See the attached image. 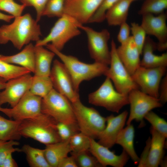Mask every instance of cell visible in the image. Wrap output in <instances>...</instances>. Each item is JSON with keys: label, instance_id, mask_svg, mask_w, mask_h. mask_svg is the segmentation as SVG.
I'll list each match as a JSON object with an SVG mask.
<instances>
[{"label": "cell", "instance_id": "obj_1", "mask_svg": "<svg viewBox=\"0 0 167 167\" xmlns=\"http://www.w3.org/2000/svg\"><path fill=\"white\" fill-rule=\"evenodd\" d=\"M11 24L0 27V44L11 41L14 46L20 49L31 41L40 40L41 33L40 25L31 15L27 13L14 18Z\"/></svg>", "mask_w": 167, "mask_h": 167}, {"label": "cell", "instance_id": "obj_2", "mask_svg": "<svg viewBox=\"0 0 167 167\" xmlns=\"http://www.w3.org/2000/svg\"><path fill=\"white\" fill-rule=\"evenodd\" d=\"M45 46L62 61L71 77L74 88L78 92L80 84L83 81L104 75L109 68L108 66L96 62L90 64L82 62L74 56L63 54L51 44Z\"/></svg>", "mask_w": 167, "mask_h": 167}, {"label": "cell", "instance_id": "obj_3", "mask_svg": "<svg viewBox=\"0 0 167 167\" xmlns=\"http://www.w3.org/2000/svg\"><path fill=\"white\" fill-rule=\"evenodd\" d=\"M57 122L41 113L22 121L19 128L21 136L32 139L45 145L62 141L57 132Z\"/></svg>", "mask_w": 167, "mask_h": 167}, {"label": "cell", "instance_id": "obj_4", "mask_svg": "<svg viewBox=\"0 0 167 167\" xmlns=\"http://www.w3.org/2000/svg\"><path fill=\"white\" fill-rule=\"evenodd\" d=\"M80 24L72 17L64 14L56 22L48 35L36 42L35 45L45 46L51 42L54 48L61 51L67 42L80 34L79 28Z\"/></svg>", "mask_w": 167, "mask_h": 167}, {"label": "cell", "instance_id": "obj_5", "mask_svg": "<svg viewBox=\"0 0 167 167\" xmlns=\"http://www.w3.org/2000/svg\"><path fill=\"white\" fill-rule=\"evenodd\" d=\"M41 110L42 113L57 122L67 124L77 123L72 103L54 88L42 98Z\"/></svg>", "mask_w": 167, "mask_h": 167}, {"label": "cell", "instance_id": "obj_6", "mask_svg": "<svg viewBox=\"0 0 167 167\" xmlns=\"http://www.w3.org/2000/svg\"><path fill=\"white\" fill-rule=\"evenodd\" d=\"M72 104L80 132L97 139L106 126V118L94 108L84 105L80 99Z\"/></svg>", "mask_w": 167, "mask_h": 167}, {"label": "cell", "instance_id": "obj_7", "mask_svg": "<svg viewBox=\"0 0 167 167\" xmlns=\"http://www.w3.org/2000/svg\"><path fill=\"white\" fill-rule=\"evenodd\" d=\"M88 98L89 103L117 113L123 106L129 104L128 95L116 90L112 82L107 77L97 90L88 95Z\"/></svg>", "mask_w": 167, "mask_h": 167}, {"label": "cell", "instance_id": "obj_8", "mask_svg": "<svg viewBox=\"0 0 167 167\" xmlns=\"http://www.w3.org/2000/svg\"><path fill=\"white\" fill-rule=\"evenodd\" d=\"M111 60L110 67L104 75L109 78L120 93L128 95L132 90L139 89L119 58L117 51L115 43L112 40L111 43Z\"/></svg>", "mask_w": 167, "mask_h": 167}, {"label": "cell", "instance_id": "obj_9", "mask_svg": "<svg viewBox=\"0 0 167 167\" xmlns=\"http://www.w3.org/2000/svg\"><path fill=\"white\" fill-rule=\"evenodd\" d=\"M79 28L84 31L87 35L88 49L92 58L95 62L108 66L109 65L111 54L108 44L110 38L109 31L104 29L97 32L81 24Z\"/></svg>", "mask_w": 167, "mask_h": 167}, {"label": "cell", "instance_id": "obj_10", "mask_svg": "<svg viewBox=\"0 0 167 167\" xmlns=\"http://www.w3.org/2000/svg\"><path fill=\"white\" fill-rule=\"evenodd\" d=\"M130 113L126 121L127 125L133 120L140 122L141 127L144 124L143 119L145 115L152 109L162 107L159 99L146 94L139 89H134L128 94Z\"/></svg>", "mask_w": 167, "mask_h": 167}, {"label": "cell", "instance_id": "obj_11", "mask_svg": "<svg viewBox=\"0 0 167 167\" xmlns=\"http://www.w3.org/2000/svg\"><path fill=\"white\" fill-rule=\"evenodd\" d=\"M166 71L165 66L146 68L140 66L131 76L141 91L158 98L159 86Z\"/></svg>", "mask_w": 167, "mask_h": 167}, {"label": "cell", "instance_id": "obj_12", "mask_svg": "<svg viewBox=\"0 0 167 167\" xmlns=\"http://www.w3.org/2000/svg\"><path fill=\"white\" fill-rule=\"evenodd\" d=\"M42 99L28 91L14 107L11 108L0 107V111L10 118L22 121L34 118L42 113Z\"/></svg>", "mask_w": 167, "mask_h": 167}, {"label": "cell", "instance_id": "obj_13", "mask_svg": "<svg viewBox=\"0 0 167 167\" xmlns=\"http://www.w3.org/2000/svg\"><path fill=\"white\" fill-rule=\"evenodd\" d=\"M49 77L54 88L71 103L80 99L79 93L75 90L71 77L62 62L54 60Z\"/></svg>", "mask_w": 167, "mask_h": 167}, {"label": "cell", "instance_id": "obj_14", "mask_svg": "<svg viewBox=\"0 0 167 167\" xmlns=\"http://www.w3.org/2000/svg\"><path fill=\"white\" fill-rule=\"evenodd\" d=\"M32 76L28 73L7 81L5 88L0 92V107L5 103L14 107L29 90Z\"/></svg>", "mask_w": 167, "mask_h": 167}, {"label": "cell", "instance_id": "obj_15", "mask_svg": "<svg viewBox=\"0 0 167 167\" xmlns=\"http://www.w3.org/2000/svg\"><path fill=\"white\" fill-rule=\"evenodd\" d=\"M103 0H65L64 14L82 24L88 22Z\"/></svg>", "mask_w": 167, "mask_h": 167}, {"label": "cell", "instance_id": "obj_16", "mask_svg": "<svg viewBox=\"0 0 167 167\" xmlns=\"http://www.w3.org/2000/svg\"><path fill=\"white\" fill-rule=\"evenodd\" d=\"M90 142L89 151L102 167L108 165L113 167H123L129 159V156L123 150L120 155H117L113 152L100 144L94 139L90 138Z\"/></svg>", "mask_w": 167, "mask_h": 167}, {"label": "cell", "instance_id": "obj_17", "mask_svg": "<svg viewBox=\"0 0 167 167\" xmlns=\"http://www.w3.org/2000/svg\"><path fill=\"white\" fill-rule=\"evenodd\" d=\"M128 114L127 111L125 110L117 116L111 115L106 117V125L99 135L97 142L109 149L113 147L123 128Z\"/></svg>", "mask_w": 167, "mask_h": 167}, {"label": "cell", "instance_id": "obj_18", "mask_svg": "<svg viewBox=\"0 0 167 167\" xmlns=\"http://www.w3.org/2000/svg\"><path fill=\"white\" fill-rule=\"evenodd\" d=\"M141 25L147 34L155 36L159 43H167V14L164 12L157 16L151 14L142 15Z\"/></svg>", "mask_w": 167, "mask_h": 167}, {"label": "cell", "instance_id": "obj_19", "mask_svg": "<svg viewBox=\"0 0 167 167\" xmlns=\"http://www.w3.org/2000/svg\"><path fill=\"white\" fill-rule=\"evenodd\" d=\"M120 60L131 75L140 66L141 54L131 36L125 43L117 48Z\"/></svg>", "mask_w": 167, "mask_h": 167}, {"label": "cell", "instance_id": "obj_20", "mask_svg": "<svg viewBox=\"0 0 167 167\" xmlns=\"http://www.w3.org/2000/svg\"><path fill=\"white\" fill-rule=\"evenodd\" d=\"M152 135L148 154L143 167H157L163 157L164 148L166 138L151 126Z\"/></svg>", "mask_w": 167, "mask_h": 167}, {"label": "cell", "instance_id": "obj_21", "mask_svg": "<svg viewBox=\"0 0 167 167\" xmlns=\"http://www.w3.org/2000/svg\"><path fill=\"white\" fill-rule=\"evenodd\" d=\"M157 49V43L149 36L146 37L142 51L143 56L140 66L146 68H155L167 66V53L157 55L153 52Z\"/></svg>", "mask_w": 167, "mask_h": 167}, {"label": "cell", "instance_id": "obj_22", "mask_svg": "<svg viewBox=\"0 0 167 167\" xmlns=\"http://www.w3.org/2000/svg\"><path fill=\"white\" fill-rule=\"evenodd\" d=\"M0 59L11 64L19 65L34 73L35 69V45L30 43L19 53L12 55L0 54Z\"/></svg>", "mask_w": 167, "mask_h": 167}, {"label": "cell", "instance_id": "obj_23", "mask_svg": "<svg viewBox=\"0 0 167 167\" xmlns=\"http://www.w3.org/2000/svg\"><path fill=\"white\" fill-rule=\"evenodd\" d=\"M35 52L34 75L49 76L51 64L55 54L42 46L35 45Z\"/></svg>", "mask_w": 167, "mask_h": 167}, {"label": "cell", "instance_id": "obj_24", "mask_svg": "<svg viewBox=\"0 0 167 167\" xmlns=\"http://www.w3.org/2000/svg\"><path fill=\"white\" fill-rule=\"evenodd\" d=\"M45 145V154L51 167H58L60 161L71 152L69 141H60Z\"/></svg>", "mask_w": 167, "mask_h": 167}, {"label": "cell", "instance_id": "obj_25", "mask_svg": "<svg viewBox=\"0 0 167 167\" xmlns=\"http://www.w3.org/2000/svg\"><path fill=\"white\" fill-rule=\"evenodd\" d=\"M132 2L130 0H120L109 10L105 15L109 25L120 26L126 22Z\"/></svg>", "mask_w": 167, "mask_h": 167}, {"label": "cell", "instance_id": "obj_26", "mask_svg": "<svg viewBox=\"0 0 167 167\" xmlns=\"http://www.w3.org/2000/svg\"><path fill=\"white\" fill-rule=\"evenodd\" d=\"M135 135L134 127L131 123L123 128L118 135L115 144L121 145L135 163L138 164L139 158L134 149V142Z\"/></svg>", "mask_w": 167, "mask_h": 167}, {"label": "cell", "instance_id": "obj_27", "mask_svg": "<svg viewBox=\"0 0 167 167\" xmlns=\"http://www.w3.org/2000/svg\"><path fill=\"white\" fill-rule=\"evenodd\" d=\"M21 122L7 119L0 115V139L4 141L19 139L21 137L19 132Z\"/></svg>", "mask_w": 167, "mask_h": 167}, {"label": "cell", "instance_id": "obj_28", "mask_svg": "<svg viewBox=\"0 0 167 167\" xmlns=\"http://www.w3.org/2000/svg\"><path fill=\"white\" fill-rule=\"evenodd\" d=\"M21 150L26 155L27 161L30 167H51L45 157L44 149L25 144Z\"/></svg>", "mask_w": 167, "mask_h": 167}, {"label": "cell", "instance_id": "obj_29", "mask_svg": "<svg viewBox=\"0 0 167 167\" xmlns=\"http://www.w3.org/2000/svg\"><path fill=\"white\" fill-rule=\"evenodd\" d=\"M53 88L49 76L34 75L29 91L32 94L43 98Z\"/></svg>", "mask_w": 167, "mask_h": 167}, {"label": "cell", "instance_id": "obj_30", "mask_svg": "<svg viewBox=\"0 0 167 167\" xmlns=\"http://www.w3.org/2000/svg\"><path fill=\"white\" fill-rule=\"evenodd\" d=\"M31 72L24 67L14 65L0 59V77L7 81Z\"/></svg>", "mask_w": 167, "mask_h": 167}, {"label": "cell", "instance_id": "obj_31", "mask_svg": "<svg viewBox=\"0 0 167 167\" xmlns=\"http://www.w3.org/2000/svg\"><path fill=\"white\" fill-rule=\"evenodd\" d=\"M167 8V0H145L138 14L142 15L147 14L159 15Z\"/></svg>", "mask_w": 167, "mask_h": 167}, {"label": "cell", "instance_id": "obj_32", "mask_svg": "<svg viewBox=\"0 0 167 167\" xmlns=\"http://www.w3.org/2000/svg\"><path fill=\"white\" fill-rule=\"evenodd\" d=\"M69 143L72 152L77 153L88 151L90 146V138L80 132L71 137Z\"/></svg>", "mask_w": 167, "mask_h": 167}, {"label": "cell", "instance_id": "obj_33", "mask_svg": "<svg viewBox=\"0 0 167 167\" xmlns=\"http://www.w3.org/2000/svg\"><path fill=\"white\" fill-rule=\"evenodd\" d=\"M70 153L75 157L78 167H102L89 150L77 153L71 152Z\"/></svg>", "mask_w": 167, "mask_h": 167}, {"label": "cell", "instance_id": "obj_34", "mask_svg": "<svg viewBox=\"0 0 167 167\" xmlns=\"http://www.w3.org/2000/svg\"><path fill=\"white\" fill-rule=\"evenodd\" d=\"M56 127L62 141H66L75 134L80 132L77 123L67 124L57 122Z\"/></svg>", "mask_w": 167, "mask_h": 167}, {"label": "cell", "instance_id": "obj_35", "mask_svg": "<svg viewBox=\"0 0 167 167\" xmlns=\"http://www.w3.org/2000/svg\"><path fill=\"white\" fill-rule=\"evenodd\" d=\"M65 0H48L42 16L60 18L64 14Z\"/></svg>", "mask_w": 167, "mask_h": 167}, {"label": "cell", "instance_id": "obj_36", "mask_svg": "<svg viewBox=\"0 0 167 167\" xmlns=\"http://www.w3.org/2000/svg\"><path fill=\"white\" fill-rule=\"evenodd\" d=\"M144 118L151 125V127L167 138V123L166 121L152 110L144 116Z\"/></svg>", "mask_w": 167, "mask_h": 167}, {"label": "cell", "instance_id": "obj_37", "mask_svg": "<svg viewBox=\"0 0 167 167\" xmlns=\"http://www.w3.org/2000/svg\"><path fill=\"white\" fill-rule=\"evenodd\" d=\"M120 0H103L88 23H101L105 19L107 11Z\"/></svg>", "mask_w": 167, "mask_h": 167}, {"label": "cell", "instance_id": "obj_38", "mask_svg": "<svg viewBox=\"0 0 167 167\" xmlns=\"http://www.w3.org/2000/svg\"><path fill=\"white\" fill-rule=\"evenodd\" d=\"M26 7L25 5L19 4L14 0H0V10L9 13L14 18L21 16Z\"/></svg>", "mask_w": 167, "mask_h": 167}, {"label": "cell", "instance_id": "obj_39", "mask_svg": "<svg viewBox=\"0 0 167 167\" xmlns=\"http://www.w3.org/2000/svg\"><path fill=\"white\" fill-rule=\"evenodd\" d=\"M131 31L133 39L141 55L146 38V33L141 25L135 22L131 23Z\"/></svg>", "mask_w": 167, "mask_h": 167}, {"label": "cell", "instance_id": "obj_40", "mask_svg": "<svg viewBox=\"0 0 167 167\" xmlns=\"http://www.w3.org/2000/svg\"><path fill=\"white\" fill-rule=\"evenodd\" d=\"M19 143L15 140L4 141L0 139V167H2L4 161L10 153L21 152V149L14 147Z\"/></svg>", "mask_w": 167, "mask_h": 167}, {"label": "cell", "instance_id": "obj_41", "mask_svg": "<svg viewBox=\"0 0 167 167\" xmlns=\"http://www.w3.org/2000/svg\"><path fill=\"white\" fill-rule=\"evenodd\" d=\"M20 2L27 6H32L36 12V20L37 22L40 20L48 0H20Z\"/></svg>", "mask_w": 167, "mask_h": 167}, {"label": "cell", "instance_id": "obj_42", "mask_svg": "<svg viewBox=\"0 0 167 167\" xmlns=\"http://www.w3.org/2000/svg\"><path fill=\"white\" fill-rule=\"evenodd\" d=\"M119 31L117 36V39L121 44L126 42L129 39L131 31L130 27L126 22L120 26Z\"/></svg>", "mask_w": 167, "mask_h": 167}, {"label": "cell", "instance_id": "obj_43", "mask_svg": "<svg viewBox=\"0 0 167 167\" xmlns=\"http://www.w3.org/2000/svg\"><path fill=\"white\" fill-rule=\"evenodd\" d=\"M160 102L163 105L167 101V74L161 79L159 88V97Z\"/></svg>", "mask_w": 167, "mask_h": 167}, {"label": "cell", "instance_id": "obj_44", "mask_svg": "<svg viewBox=\"0 0 167 167\" xmlns=\"http://www.w3.org/2000/svg\"><path fill=\"white\" fill-rule=\"evenodd\" d=\"M58 167H78L74 156L71 155L63 159L59 163Z\"/></svg>", "mask_w": 167, "mask_h": 167}, {"label": "cell", "instance_id": "obj_45", "mask_svg": "<svg viewBox=\"0 0 167 167\" xmlns=\"http://www.w3.org/2000/svg\"><path fill=\"white\" fill-rule=\"evenodd\" d=\"M150 143L151 138L149 137L147 141L146 146L142 153L140 158H139L138 167H143L148 154Z\"/></svg>", "mask_w": 167, "mask_h": 167}, {"label": "cell", "instance_id": "obj_46", "mask_svg": "<svg viewBox=\"0 0 167 167\" xmlns=\"http://www.w3.org/2000/svg\"><path fill=\"white\" fill-rule=\"evenodd\" d=\"M12 153H9L5 159L2 167H17L18 165L13 158Z\"/></svg>", "mask_w": 167, "mask_h": 167}, {"label": "cell", "instance_id": "obj_47", "mask_svg": "<svg viewBox=\"0 0 167 167\" xmlns=\"http://www.w3.org/2000/svg\"><path fill=\"white\" fill-rule=\"evenodd\" d=\"M14 18V16L11 15H9L4 14L0 12V20H3L7 22H10L11 20Z\"/></svg>", "mask_w": 167, "mask_h": 167}, {"label": "cell", "instance_id": "obj_48", "mask_svg": "<svg viewBox=\"0 0 167 167\" xmlns=\"http://www.w3.org/2000/svg\"><path fill=\"white\" fill-rule=\"evenodd\" d=\"M7 81L4 79L0 77V90L5 88Z\"/></svg>", "mask_w": 167, "mask_h": 167}, {"label": "cell", "instance_id": "obj_49", "mask_svg": "<svg viewBox=\"0 0 167 167\" xmlns=\"http://www.w3.org/2000/svg\"><path fill=\"white\" fill-rule=\"evenodd\" d=\"M167 159L165 158L163 159V157L161 160L159 165H160L161 167H166L167 166Z\"/></svg>", "mask_w": 167, "mask_h": 167}, {"label": "cell", "instance_id": "obj_50", "mask_svg": "<svg viewBox=\"0 0 167 167\" xmlns=\"http://www.w3.org/2000/svg\"><path fill=\"white\" fill-rule=\"evenodd\" d=\"M132 2H133L134 1H135L136 0H130Z\"/></svg>", "mask_w": 167, "mask_h": 167}]
</instances>
